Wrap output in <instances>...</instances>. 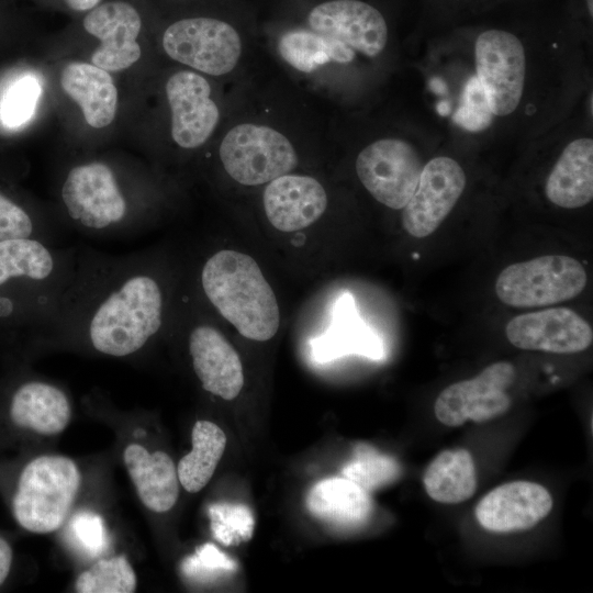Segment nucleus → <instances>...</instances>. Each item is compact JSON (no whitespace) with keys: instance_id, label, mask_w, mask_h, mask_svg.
I'll return each mask as SVG.
<instances>
[{"instance_id":"a878e982","label":"nucleus","mask_w":593,"mask_h":593,"mask_svg":"<svg viewBox=\"0 0 593 593\" xmlns=\"http://www.w3.org/2000/svg\"><path fill=\"white\" fill-rule=\"evenodd\" d=\"M423 484L436 502L458 504L469 500L477 490L472 455L465 448L443 450L425 469Z\"/></svg>"},{"instance_id":"6e6552de","label":"nucleus","mask_w":593,"mask_h":593,"mask_svg":"<svg viewBox=\"0 0 593 593\" xmlns=\"http://www.w3.org/2000/svg\"><path fill=\"white\" fill-rule=\"evenodd\" d=\"M219 154L227 175L244 186L270 182L298 165L296 152L282 133L253 123L231 128Z\"/></svg>"},{"instance_id":"cd10ccee","label":"nucleus","mask_w":593,"mask_h":593,"mask_svg":"<svg viewBox=\"0 0 593 593\" xmlns=\"http://www.w3.org/2000/svg\"><path fill=\"white\" fill-rule=\"evenodd\" d=\"M278 51L290 66L306 74L328 63L348 64L356 57V52L345 43L312 30L286 32Z\"/></svg>"},{"instance_id":"4be33fe9","label":"nucleus","mask_w":593,"mask_h":593,"mask_svg":"<svg viewBox=\"0 0 593 593\" xmlns=\"http://www.w3.org/2000/svg\"><path fill=\"white\" fill-rule=\"evenodd\" d=\"M545 194L562 209H579L592 201V137H575L563 147L546 179Z\"/></svg>"},{"instance_id":"7c9ffc66","label":"nucleus","mask_w":593,"mask_h":593,"mask_svg":"<svg viewBox=\"0 0 593 593\" xmlns=\"http://www.w3.org/2000/svg\"><path fill=\"white\" fill-rule=\"evenodd\" d=\"M31 209L0 189V242L16 238H37L56 244L58 233Z\"/></svg>"},{"instance_id":"6ab92c4d","label":"nucleus","mask_w":593,"mask_h":593,"mask_svg":"<svg viewBox=\"0 0 593 593\" xmlns=\"http://www.w3.org/2000/svg\"><path fill=\"white\" fill-rule=\"evenodd\" d=\"M264 209L270 224L281 232H295L316 222L325 212L327 195L314 178L282 175L265 189Z\"/></svg>"},{"instance_id":"1a4fd4ad","label":"nucleus","mask_w":593,"mask_h":593,"mask_svg":"<svg viewBox=\"0 0 593 593\" xmlns=\"http://www.w3.org/2000/svg\"><path fill=\"white\" fill-rule=\"evenodd\" d=\"M424 163L417 148L401 137L379 138L358 154L357 176L381 204L402 210L413 195Z\"/></svg>"},{"instance_id":"0eeeda50","label":"nucleus","mask_w":593,"mask_h":593,"mask_svg":"<svg viewBox=\"0 0 593 593\" xmlns=\"http://www.w3.org/2000/svg\"><path fill=\"white\" fill-rule=\"evenodd\" d=\"M586 282V271L579 260L545 255L504 268L495 281V293L513 307H540L575 298Z\"/></svg>"},{"instance_id":"a211bd4d","label":"nucleus","mask_w":593,"mask_h":593,"mask_svg":"<svg viewBox=\"0 0 593 593\" xmlns=\"http://www.w3.org/2000/svg\"><path fill=\"white\" fill-rule=\"evenodd\" d=\"M188 350L193 371L206 392L226 401L239 394L244 385L242 361L217 328L205 323L194 325L188 334Z\"/></svg>"},{"instance_id":"f3484780","label":"nucleus","mask_w":593,"mask_h":593,"mask_svg":"<svg viewBox=\"0 0 593 593\" xmlns=\"http://www.w3.org/2000/svg\"><path fill=\"white\" fill-rule=\"evenodd\" d=\"M82 25L100 41L91 64L111 72L127 69L139 59L137 37L142 20L130 3L112 1L97 5L83 18Z\"/></svg>"},{"instance_id":"20e7f679","label":"nucleus","mask_w":593,"mask_h":593,"mask_svg":"<svg viewBox=\"0 0 593 593\" xmlns=\"http://www.w3.org/2000/svg\"><path fill=\"white\" fill-rule=\"evenodd\" d=\"M60 201L70 224L91 237L137 235L138 217L114 169L93 160L74 166L60 186Z\"/></svg>"},{"instance_id":"c756f323","label":"nucleus","mask_w":593,"mask_h":593,"mask_svg":"<svg viewBox=\"0 0 593 593\" xmlns=\"http://www.w3.org/2000/svg\"><path fill=\"white\" fill-rule=\"evenodd\" d=\"M136 574L125 556L97 561L81 572L75 584L79 593H132L136 590Z\"/></svg>"},{"instance_id":"ddd939ff","label":"nucleus","mask_w":593,"mask_h":593,"mask_svg":"<svg viewBox=\"0 0 593 593\" xmlns=\"http://www.w3.org/2000/svg\"><path fill=\"white\" fill-rule=\"evenodd\" d=\"M312 31L345 43L367 57L379 56L387 47L389 29L383 14L362 0H332L312 9L307 18Z\"/></svg>"},{"instance_id":"393cba45","label":"nucleus","mask_w":593,"mask_h":593,"mask_svg":"<svg viewBox=\"0 0 593 593\" xmlns=\"http://www.w3.org/2000/svg\"><path fill=\"white\" fill-rule=\"evenodd\" d=\"M306 506L316 518L342 528L365 524L372 512L369 492L344 477L316 483L306 496Z\"/></svg>"},{"instance_id":"c9c22d12","label":"nucleus","mask_w":593,"mask_h":593,"mask_svg":"<svg viewBox=\"0 0 593 593\" xmlns=\"http://www.w3.org/2000/svg\"><path fill=\"white\" fill-rule=\"evenodd\" d=\"M505 0H429L432 8L444 15H459L483 11Z\"/></svg>"},{"instance_id":"7ed1b4c3","label":"nucleus","mask_w":593,"mask_h":593,"mask_svg":"<svg viewBox=\"0 0 593 593\" xmlns=\"http://www.w3.org/2000/svg\"><path fill=\"white\" fill-rule=\"evenodd\" d=\"M204 295L244 337L266 342L279 328L277 298L250 256L223 249L210 256L200 272Z\"/></svg>"},{"instance_id":"423d86ee","label":"nucleus","mask_w":593,"mask_h":593,"mask_svg":"<svg viewBox=\"0 0 593 593\" xmlns=\"http://www.w3.org/2000/svg\"><path fill=\"white\" fill-rule=\"evenodd\" d=\"M474 76L494 118H507L521 105L527 83L522 38L503 27H485L473 42Z\"/></svg>"},{"instance_id":"f03ea898","label":"nucleus","mask_w":593,"mask_h":593,"mask_svg":"<svg viewBox=\"0 0 593 593\" xmlns=\"http://www.w3.org/2000/svg\"><path fill=\"white\" fill-rule=\"evenodd\" d=\"M75 269V246L37 238L0 242V345L43 338Z\"/></svg>"},{"instance_id":"bb28decb","label":"nucleus","mask_w":593,"mask_h":593,"mask_svg":"<svg viewBox=\"0 0 593 593\" xmlns=\"http://www.w3.org/2000/svg\"><path fill=\"white\" fill-rule=\"evenodd\" d=\"M192 449L177 466L179 483L190 493L211 480L226 446L224 432L213 422L198 421L191 433Z\"/></svg>"},{"instance_id":"f704fd0d","label":"nucleus","mask_w":593,"mask_h":593,"mask_svg":"<svg viewBox=\"0 0 593 593\" xmlns=\"http://www.w3.org/2000/svg\"><path fill=\"white\" fill-rule=\"evenodd\" d=\"M233 569V561L212 544H205L198 548L195 553L188 557L182 563V571L188 577L194 578H208L217 572Z\"/></svg>"},{"instance_id":"aec40b11","label":"nucleus","mask_w":593,"mask_h":593,"mask_svg":"<svg viewBox=\"0 0 593 593\" xmlns=\"http://www.w3.org/2000/svg\"><path fill=\"white\" fill-rule=\"evenodd\" d=\"M312 350L320 362L346 355H361L371 359L383 357L381 339L361 321L349 293L336 300L331 325L324 334L313 339Z\"/></svg>"},{"instance_id":"5701e85b","label":"nucleus","mask_w":593,"mask_h":593,"mask_svg":"<svg viewBox=\"0 0 593 593\" xmlns=\"http://www.w3.org/2000/svg\"><path fill=\"white\" fill-rule=\"evenodd\" d=\"M123 459L137 495L150 511L164 513L174 507L179 495L177 466L166 452H149L139 444H130Z\"/></svg>"},{"instance_id":"39448f33","label":"nucleus","mask_w":593,"mask_h":593,"mask_svg":"<svg viewBox=\"0 0 593 593\" xmlns=\"http://www.w3.org/2000/svg\"><path fill=\"white\" fill-rule=\"evenodd\" d=\"M80 471L68 457L44 455L22 470L12 500L18 524L34 534L58 529L67 517L80 486Z\"/></svg>"},{"instance_id":"2eb2a0df","label":"nucleus","mask_w":593,"mask_h":593,"mask_svg":"<svg viewBox=\"0 0 593 593\" xmlns=\"http://www.w3.org/2000/svg\"><path fill=\"white\" fill-rule=\"evenodd\" d=\"M166 96L171 112L174 142L186 149L203 145L220 120L209 81L197 72L180 70L167 80Z\"/></svg>"},{"instance_id":"dca6fc26","label":"nucleus","mask_w":593,"mask_h":593,"mask_svg":"<svg viewBox=\"0 0 593 593\" xmlns=\"http://www.w3.org/2000/svg\"><path fill=\"white\" fill-rule=\"evenodd\" d=\"M553 505L549 491L530 481H513L488 492L477 504L480 526L493 533H516L535 527Z\"/></svg>"},{"instance_id":"e433bc0d","label":"nucleus","mask_w":593,"mask_h":593,"mask_svg":"<svg viewBox=\"0 0 593 593\" xmlns=\"http://www.w3.org/2000/svg\"><path fill=\"white\" fill-rule=\"evenodd\" d=\"M12 564V549L7 540L0 537V585L9 575Z\"/></svg>"},{"instance_id":"72a5a7b5","label":"nucleus","mask_w":593,"mask_h":593,"mask_svg":"<svg viewBox=\"0 0 593 593\" xmlns=\"http://www.w3.org/2000/svg\"><path fill=\"white\" fill-rule=\"evenodd\" d=\"M71 532L83 551L92 557L98 556L107 547V534L100 515L83 511L71 521Z\"/></svg>"},{"instance_id":"4468645a","label":"nucleus","mask_w":593,"mask_h":593,"mask_svg":"<svg viewBox=\"0 0 593 593\" xmlns=\"http://www.w3.org/2000/svg\"><path fill=\"white\" fill-rule=\"evenodd\" d=\"M508 342L525 350L577 354L593 340L591 325L568 307H550L514 316L505 327Z\"/></svg>"},{"instance_id":"f257e3e1","label":"nucleus","mask_w":593,"mask_h":593,"mask_svg":"<svg viewBox=\"0 0 593 593\" xmlns=\"http://www.w3.org/2000/svg\"><path fill=\"white\" fill-rule=\"evenodd\" d=\"M165 321V287L147 253L111 255L79 246L72 281L42 339L125 358L144 349Z\"/></svg>"},{"instance_id":"f8f14e48","label":"nucleus","mask_w":593,"mask_h":593,"mask_svg":"<svg viewBox=\"0 0 593 593\" xmlns=\"http://www.w3.org/2000/svg\"><path fill=\"white\" fill-rule=\"evenodd\" d=\"M466 184V172L456 159L444 155L429 159L402 209L403 228L416 238L432 235L452 211Z\"/></svg>"},{"instance_id":"4c0bfd02","label":"nucleus","mask_w":593,"mask_h":593,"mask_svg":"<svg viewBox=\"0 0 593 593\" xmlns=\"http://www.w3.org/2000/svg\"><path fill=\"white\" fill-rule=\"evenodd\" d=\"M69 8L76 11H87L96 8L101 0H65Z\"/></svg>"},{"instance_id":"9d476101","label":"nucleus","mask_w":593,"mask_h":593,"mask_svg":"<svg viewBox=\"0 0 593 593\" xmlns=\"http://www.w3.org/2000/svg\"><path fill=\"white\" fill-rule=\"evenodd\" d=\"M163 47L171 59L211 76L231 72L242 55L237 31L212 18H190L172 23L163 35Z\"/></svg>"},{"instance_id":"9b49d317","label":"nucleus","mask_w":593,"mask_h":593,"mask_svg":"<svg viewBox=\"0 0 593 593\" xmlns=\"http://www.w3.org/2000/svg\"><path fill=\"white\" fill-rule=\"evenodd\" d=\"M515 376L511 362L497 361L472 379L446 387L434 403L436 418L446 426L458 427L467 421L484 423L504 415L512 403L506 390Z\"/></svg>"},{"instance_id":"b1692460","label":"nucleus","mask_w":593,"mask_h":593,"mask_svg":"<svg viewBox=\"0 0 593 593\" xmlns=\"http://www.w3.org/2000/svg\"><path fill=\"white\" fill-rule=\"evenodd\" d=\"M60 86L80 107L88 125L102 128L113 122L118 89L109 71L89 63H69L61 70Z\"/></svg>"},{"instance_id":"2f4dec72","label":"nucleus","mask_w":593,"mask_h":593,"mask_svg":"<svg viewBox=\"0 0 593 593\" xmlns=\"http://www.w3.org/2000/svg\"><path fill=\"white\" fill-rule=\"evenodd\" d=\"M42 94V83L34 74H23L4 90L0 100V122L8 128H18L33 116Z\"/></svg>"},{"instance_id":"473e14b6","label":"nucleus","mask_w":593,"mask_h":593,"mask_svg":"<svg viewBox=\"0 0 593 593\" xmlns=\"http://www.w3.org/2000/svg\"><path fill=\"white\" fill-rule=\"evenodd\" d=\"M456 110L454 120L463 128L478 132L491 125L494 116L474 74L465 82Z\"/></svg>"},{"instance_id":"412c9836","label":"nucleus","mask_w":593,"mask_h":593,"mask_svg":"<svg viewBox=\"0 0 593 593\" xmlns=\"http://www.w3.org/2000/svg\"><path fill=\"white\" fill-rule=\"evenodd\" d=\"M9 413L19 427L42 435H56L67 427L71 405L66 393L57 385L30 379L13 389Z\"/></svg>"},{"instance_id":"c85d7f7f","label":"nucleus","mask_w":593,"mask_h":593,"mask_svg":"<svg viewBox=\"0 0 593 593\" xmlns=\"http://www.w3.org/2000/svg\"><path fill=\"white\" fill-rule=\"evenodd\" d=\"M342 473L344 478L371 492L396 480L401 467L394 458L380 454L369 445L359 444Z\"/></svg>"}]
</instances>
